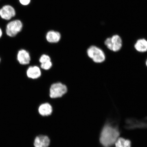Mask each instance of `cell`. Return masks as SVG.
<instances>
[{"label":"cell","instance_id":"1","mask_svg":"<svg viewBox=\"0 0 147 147\" xmlns=\"http://www.w3.org/2000/svg\"><path fill=\"white\" fill-rule=\"evenodd\" d=\"M119 136V132L116 129L107 125L101 133L100 141L105 147H109L114 144Z\"/></svg>","mask_w":147,"mask_h":147},{"label":"cell","instance_id":"2","mask_svg":"<svg viewBox=\"0 0 147 147\" xmlns=\"http://www.w3.org/2000/svg\"><path fill=\"white\" fill-rule=\"evenodd\" d=\"M87 53L88 56L95 63H102L105 60L106 56L104 51L96 46H91L88 49Z\"/></svg>","mask_w":147,"mask_h":147},{"label":"cell","instance_id":"3","mask_svg":"<svg viewBox=\"0 0 147 147\" xmlns=\"http://www.w3.org/2000/svg\"><path fill=\"white\" fill-rule=\"evenodd\" d=\"M105 44L110 50L117 52L120 50L122 46V41L120 36L115 35L111 38H107Z\"/></svg>","mask_w":147,"mask_h":147},{"label":"cell","instance_id":"4","mask_svg":"<svg viewBox=\"0 0 147 147\" xmlns=\"http://www.w3.org/2000/svg\"><path fill=\"white\" fill-rule=\"evenodd\" d=\"M67 88L64 84L60 82L53 84L50 89V96L51 98H59L67 92Z\"/></svg>","mask_w":147,"mask_h":147},{"label":"cell","instance_id":"5","mask_svg":"<svg viewBox=\"0 0 147 147\" xmlns=\"http://www.w3.org/2000/svg\"><path fill=\"white\" fill-rule=\"evenodd\" d=\"M23 24L19 20H15L10 22L7 25L6 33L9 36L13 37L22 30Z\"/></svg>","mask_w":147,"mask_h":147},{"label":"cell","instance_id":"6","mask_svg":"<svg viewBox=\"0 0 147 147\" xmlns=\"http://www.w3.org/2000/svg\"><path fill=\"white\" fill-rule=\"evenodd\" d=\"M14 9L11 5H5L0 9V16L3 19L9 20L16 16Z\"/></svg>","mask_w":147,"mask_h":147},{"label":"cell","instance_id":"7","mask_svg":"<svg viewBox=\"0 0 147 147\" xmlns=\"http://www.w3.org/2000/svg\"><path fill=\"white\" fill-rule=\"evenodd\" d=\"M17 57L18 62L22 65H27L30 63V54L25 49H22L18 51Z\"/></svg>","mask_w":147,"mask_h":147},{"label":"cell","instance_id":"8","mask_svg":"<svg viewBox=\"0 0 147 147\" xmlns=\"http://www.w3.org/2000/svg\"><path fill=\"white\" fill-rule=\"evenodd\" d=\"M50 140L47 136L40 135L34 140V147H48L50 144Z\"/></svg>","mask_w":147,"mask_h":147},{"label":"cell","instance_id":"9","mask_svg":"<svg viewBox=\"0 0 147 147\" xmlns=\"http://www.w3.org/2000/svg\"><path fill=\"white\" fill-rule=\"evenodd\" d=\"M26 74L28 78L36 79L41 76V70L37 66H31L27 69Z\"/></svg>","mask_w":147,"mask_h":147},{"label":"cell","instance_id":"10","mask_svg":"<svg viewBox=\"0 0 147 147\" xmlns=\"http://www.w3.org/2000/svg\"><path fill=\"white\" fill-rule=\"evenodd\" d=\"M61 37L60 33L54 31H49L46 35L47 41L51 43H57L60 41Z\"/></svg>","mask_w":147,"mask_h":147},{"label":"cell","instance_id":"11","mask_svg":"<svg viewBox=\"0 0 147 147\" xmlns=\"http://www.w3.org/2000/svg\"><path fill=\"white\" fill-rule=\"evenodd\" d=\"M38 112L43 116H46L51 115L53 111L52 106L50 104L45 103L42 104L39 106L38 109Z\"/></svg>","mask_w":147,"mask_h":147},{"label":"cell","instance_id":"12","mask_svg":"<svg viewBox=\"0 0 147 147\" xmlns=\"http://www.w3.org/2000/svg\"><path fill=\"white\" fill-rule=\"evenodd\" d=\"M135 49L139 52L144 53L147 51V41L144 38L138 40L134 45Z\"/></svg>","mask_w":147,"mask_h":147},{"label":"cell","instance_id":"13","mask_svg":"<svg viewBox=\"0 0 147 147\" xmlns=\"http://www.w3.org/2000/svg\"><path fill=\"white\" fill-rule=\"evenodd\" d=\"M115 147H131V142L128 140L119 138L115 142Z\"/></svg>","mask_w":147,"mask_h":147},{"label":"cell","instance_id":"14","mask_svg":"<svg viewBox=\"0 0 147 147\" xmlns=\"http://www.w3.org/2000/svg\"><path fill=\"white\" fill-rule=\"evenodd\" d=\"M52 63L51 61H47L43 63H41V67L42 69L45 70H49L52 67Z\"/></svg>","mask_w":147,"mask_h":147},{"label":"cell","instance_id":"15","mask_svg":"<svg viewBox=\"0 0 147 147\" xmlns=\"http://www.w3.org/2000/svg\"><path fill=\"white\" fill-rule=\"evenodd\" d=\"M50 61H51L50 57L48 55L45 54L42 55L39 59V61L41 63H45Z\"/></svg>","mask_w":147,"mask_h":147},{"label":"cell","instance_id":"16","mask_svg":"<svg viewBox=\"0 0 147 147\" xmlns=\"http://www.w3.org/2000/svg\"><path fill=\"white\" fill-rule=\"evenodd\" d=\"M20 3L23 5H27L30 3V0H19Z\"/></svg>","mask_w":147,"mask_h":147},{"label":"cell","instance_id":"17","mask_svg":"<svg viewBox=\"0 0 147 147\" xmlns=\"http://www.w3.org/2000/svg\"><path fill=\"white\" fill-rule=\"evenodd\" d=\"M3 35V32L2 31L1 28H0V38Z\"/></svg>","mask_w":147,"mask_h":147},{"label":"cell","instance_id":"18","mask_svg":"<svg viewBox=\"0 0 147 147\" xmlns=\"http://www.w3.org/2000/svg\"><path fill=\"white\" fill-rule=\"evenodd\" d=\"M146 66H147V59L146 60Z\"/></svg>","mask_w":147,"mask_h":147},{"label":"cell","instance_id":"19","mask_svg":"<svg viewBox=\"0 0 147 147\" xmlns=\"http://www.w3.org/2000/svg\"><path fill=\"white\" fill-rule=\"evenodd\" d=\"M1 58H0V63H1Z\"/></svg>","mask_w":147,"mask_h":147}]
</instances>
